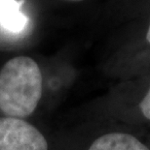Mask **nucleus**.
I'll return each instance as SVG.
<instances>
[{"mask_svg":"<svg viewBox=\"0 0 150 150\" xmlns=\"http://www.w3.org/2000/svg\"><path fill=\"white\" fill-rule=\"evenodd\" d=\"M21 6L16 0H0V25L10 32H22L28 22Z\"/></svg>","mask_w":150,"mask_h":150,"instance_id":"4","label":"nucleus"},{"mask_svg":"<svg viewBox=\"0 0 150 150\" xmlns=\"http://www.w3.org/2000/svg\"><path fill=\"white\" fill-rule=\"evenodd\" d=\"M132 5H144L149 6L150 5V0H131Z\"/></svg>","mask_w":150,"mask_h":150,"instance_id":"6","label":"nucleus"},{"mask_svg":"<svg viewBox=\"0 0 150 150\" xmlns=\"http://www.w3.org/2000/svg\"><path fill=\"white\" fill-rule=\"evenodd\" d=\"M42 94V75L32 58L18 56L0 71V110L8 117L24 118L36 108Z\"/></svg>","mask_w":150,"mask_h":150,"instance_id":"1","label":"nucleus"},{"mask_svg":"<svg viewBox=\"0 0 150 150\" xmlns=\"http://www.w3.org/2000/svg\"><path fill=\"white\" fill-rule=\"evenodd\" d=\"M140 110L143 114V116L150 120V87L148 89L147 93L140 102Z\"/></svg>","mask_w":150,"mask_h":150,"instance_id":"5","label":"nucleus"},{"mask_svg":"<svg viewBox=\"0 0 150 150\" xmlns=\"http://www.w3.org/2000/svg\"><path fill=\"white\" fill-rule=\"evenodd\" d=\"M0 150H48L47 140L21 118L0 117Z\"/></svg>","mask_w":150,"mask_h":150,"instance_id":"2","label":"nucleus"},{"mask_svg":"<svg viewBox=\"0 0 150 150\" xmlns=\"http://www.w3.org/2000/svg\"><path fill=\"white\" fill-rule=\"evenodd\" d=\"M145 42L148 45H150V17H149L147 27H146V31H145Z\"/></svg>","mask_w":150,"mask_h":150,"instance_id":"7","label":"nucleus"},{"mask_svg":"<svg viewBox=\"0 0 150 150\" xmlns=\"http://www.w3.org/2000/svg\"><path fill=\"white\" fill-rule=\"evenodd\" d=\"M89 150H150L136 137L125 133H110L100 137Z\"/></svg>","mask_w":150,"mask_h":150,"instance_id":"3","label":"nucleus"},{"mask_svg":"<svg viewBox=\"0 0 150 150\" xmlns=\"http://www.w3.org/2000/svg\"><path fill=\"white\" fill-rule=\"evenodd\" d=\"M65 1H68V2H83L85 0H65Z\"/></svg>","mask_w":150,"mask_h":150,"instance_id":"8","label":"nucleus"}]
</instances>
